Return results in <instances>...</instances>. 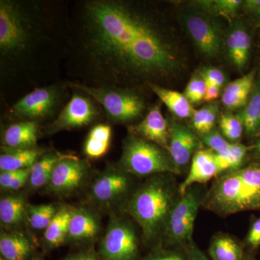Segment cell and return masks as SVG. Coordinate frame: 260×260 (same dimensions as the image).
Returning <instances> with one entry per match:
<instances>
[{
	"mask_svg": "<svg viewBox=\"0 0 260 260\" xmlns=\"http://www.w3.org/2000/svg\"><path fill=\"white\" fill-rule=\"evenodd\" d=\"M81 42L94 73L112 88L123 75L165 73L174 63L153 27L119 1L85 3Z\"/></svg>",
	"mask_w": 260,
	"mask_h": 260,
	"instance_id": "1",
	"label": "cell"
},
{
	"mask_svg": "<svg viewBox=\"0 0 260 260\" xmlns=\"http://www.w3.org/2000/svg\"><path fill=\"white\" fill-rule=\"evenodd\" d=\"M204 205L222 215L260 210V166L239 168L218 177Z\"/></svg>",
	"mask_w": 260,
	"mask_h": 260,
	"instance_id": "2",
	"label": "cell"
},
{
	"mask_svg": "<svg viewBox=\"0 0 260 260\" xmlns=\"http://www.w3.org/2000/svg\"><path fill=\"white\" fill-rule=\"evenodd\" d=\"M174 207L173 193L161 179H152L135 193L128 205L147 239H152L168 223Z\"/></svg>",
	"mask_w": 260,
	"mask_h": 260,
	"instance_id": "3",
	"label": "cell"
},
{
	"mask_svg": "<svg viewBox=\"0 0 260 260\" xmlns=\"http://www.w3.org/2000/svg\"><path fill=\"white\" fill-rule=\"evenodd\" d=\"M120 164L126 172L138 176L179 172L172 159L157 145L135 137L126 140Z\"/></svg>",
	"mask_w": 260,
	"mask_h": 260,
	"instance_id": "4",
	"label": "cell"
},
{
	"mask_svg": "<svg viewBox=\"0 0 260 260\" xmlns=\"http://www.w3.org/2000/svg\"><path fill=\"white\" fill-rule=\"evenodd\" d=\"M32 23L18 3L0 2V50L3 55H16L28 48Z\"/></svg>",
	"mask_w": 260,
	"mask_h": 260,
	"instance_id": "5",
	"label": "cell"
},
{
	"mask_svg": "<svg viewBox=\"0 0 260 260\" xmlns=\"http://www.w3.org/2000/svg\"><path fill=\"white\" fill-rule=\"evenodd\" d=\"M70 86L85 92L102 104L109 119L117 122H126L139 117L145 104L136 94L112 87H92L70 83Z\"/></svg>",
	"mask_w": 260,
	"mask_h": 260,
	"instance_id": "6",
	"label": "cell"
},
{
	"mask_svg": "<svg viewBox=\"0 0 260 260\" xmlns=\"http://www.w3.org/2000/svg\"><path fill=\"white\" fill-rule=\"evenodd\" d=\"M200 200L194 191H186L173 207L167 223L168 234L172 244L184 249L192 241L195 219Z\"/></svg>",
	"mask_w": 260,
	"mask_h": 260,
	"instance_id": "7",
	"label": "cell"
},
{
	"mask_svg": "<svg viewBox=\"0 0 260 260\" xmlns=\"http://www.w3.org/2000/svg\"><path fill=\"white\" fill-rule=\"evenodd\" d=\"M138 254V239L133 229L123 222L111 223L102 242L104 260H135Z\"/></svg>",
	"mask_w": 260,
	"mask_h": 260,
	"instance_id": "8",
	"label": "cell"
},
{
	"mask_svg": "<svg viewBox=\"0 0 260 260\" xmlns=\"http://www.w3.org/2000/svg\"><path fill=\"white\" fill-rule=\"evenodd\" d=\"M184 23L195 45L203 54L213 57L218 54L221 36L210 17L198 12L188 13L184 16Z\"/></svg>",
	"mask_w": 260,
	"mask_h": 260,
	"instance_id": "9",
	"label": "cell"
},
{
	"mask_svg": "<svg viewBox=\"0 0 260 260\" xmlns=\"http://www.w3.org/2000/svg\"><path fill=\"white\" fill-rule=\"evenodd\" d=\"M87 165L83 160L72 156H64L56 164L49 185L57 193H68L79 187L86 177Z\"/></svg>",
	"mask_w": 260,
	"mask_h": 260,
	"instance_id": "10",
	"label": "cell"
},
{
	"mask_svg": "<svg viewBox=\"0 0 260 260\" xmlns=\"http://www.w3.org/2000/svg\"><path fill=\"white\" fill-rule=\"evenodd\" d=\"M57 98V90L54 87L36 89L13 106V112L30 119L44 118L54 110Z\"/></svg>",
	"mask_w": 260,
	"mask_h": 260,
	"instance_id": "11",
	"label": "cell"
},
{
	"mask_svg": "<svg viewBox=\"0 0 260 260\" xmlns=\"http://www.w3.org/2000/svg\"><path fill=\"white\" fill-rule=\"evenodd\" d=\"M97 112L88 98L75 94L51 125V130L71 129L87 125L91 122Z\"/></svg>",
	"mask_w": 260,
	"mask_h": 260,
	"instance_id": "12",
	"label": "cell"
},
{
	"mask_svg": "<svg viewBox=\"0 0 260 260\" xmlns=\"http://www.w3.org/2000/svg\"><path fill=\"white\" fill-rule=\"evenodd\" d=\"M169 150L171 158L175 167H185L197 153L200 141L189 128L179 124L172 123L169 127Z\"/></svg>",
	"mask_w": 260,
	"mask_h": 260,
	"instance_id": "13",
	"label": "cell"
},
{
	"mask_svg": "<svg viewBox=\"0 0 260 260\" xmlns=\"http://www.w3.org/2000/svg\"><path fill=\"white\" fill-rule=\"evenodd\" d=\"M216 155L211 150H199L194 154L187 177L181 183L179 191L181 196L194 184L208 182L221 174Z\"/></svg>",
	"mask_w": 260,
	"mask_h": 260,
	"instance_id": "14",
	"label": "cell"
},
{
	"mask_svg": "<svg viewBox=\"0 0 260 260\" xmlns=\"http://www.w3.org/2000/svg\"><path fill=\"white\" fill-rule=\"evenodd\" d=\"M251 41L244 24L234 23L228 34L225 46L228 55L238 69L242 70L249 60Z\"/></svg>",
	"mask_w": 260,
	"mask_h": 260,
	"instance_id": "15",
	"label": "cell"
},
{
	"mask_svg": "<svg viewBox=\"0 0 260 260\" xmlns=\"http://www.w3.org/2000/svg\"><path fill=\"white\" fill-rule=\"evenodd\" d=\"M135 130L144 140L169 148V128L158 107L153 108L144 119L135 126Z\"/></svg>",
	"mask_w": 260,
	"mask_h": 260,
	"instance_id": "16",
	"label": "cell"
},
{
	"mask_svg": "<svg viewBox=\"0 0 260 260\" xmlns=\"http://www.w3.org/2000/svg\"><path fill=\"white\" fill-rule=\"evenodd\" d=\"M128 188V179L122 173L108 172L94 182L92 194L102 203H112L119 199Z\"/></svg>",
	"mask_w": 260,
	"mask_h": 260,
	"instance_id": "17",
	"label": "cell"
},
{
	"mask_svg": "<svg viewBox=\"0 0 260 260\" xmlns=\"http://www.w3.org/2000/svg\"><path fill=\"white\" fill-rule=\"evenodd\" d=\"M255 70L234 80L227 85L222 95V103L230 110L242 109L250 96L256 80Z\"/></svg>",
	"mask_w": 260,
	"mask_h": 260,
	"instance_id": "18",
	"label": "cell"
},
{
	"mask_svg": "<svg viewBox=\"0 0 260 260\" xmlns=\"http://www.w3.org/2000/svg\"><path fill=\"white\" fill-rule=\"evenodd\" d=\"M38 131L37 121L15 123L5 130L3 142L8 148L34 149L37 145Z\"/></svg>",
	"mask_w": 260,
	"mask_h": 260,
	"instance_id": "19",
	"label": "cell"
},
{
	"mask_svg": "<svg viewBox=\"0 0 260 260\" xmlns=\"http://www.w3.org/2000/svg\"><path fill=\"white\" fill-rule=\"evenodd\" d=\"M242 122L244 132L254 136L260 131V77L256 78L249 100L237 114Z\"/></svg>",
	"mask_w": 260,
	"mask_h": 260,
	"instance_id": "20",
	"label": "cell"
},
{
	"mask_svg": "<svg viewBox=\"0 0 260 260\" xmlns=\"http://www.w3.org/2000/svg\"><path fill=\"white\" fill-rule=\"evenodd\" d=\"M41 152L37 149L6 148L0 156L1 172H13L31 168L37 161Z\"/></svg>",
	"mask_w": 260,
	"mask_h": 260,
	"instance_id": "21",
	"label": "cell"
},
{
	"mask_svg": "<svg viewBox=\"0 0 260 260\" xmlns=\"http://www.w3.org/2000/svg\"><path fill=\"white\" fill-rule=\"evenodd\" d=\"M150 88L174 115L185 119L191 117L194 114L195 110L184 93L152 83H150Z\"/></svg>",
	"mask_w": 260,
	"mask_h": 260,
	"instance_id": "22",
	"label": "cell"
},
{
	"mask_svg": "<svg viewBox=\"0 0 260 260\" xmlns=\"http://www.w3.org/2000/svg\"><path fill=\"white\" fill-rule=\"evenodd\" d=\"M208 253L211 260H243L246 254L242 244L227 235L214 237Z\"/></svg>",
	"mask_w": 260,
	"mask_h": 260,
	"instance_id": "23",
	"label": "cell"
},
{
	"mask_svg": "<svg viewBox=\"0 0 260 260\" xmlns=\"http://www.w3.org/2000/svg\"><path fill=\"white\" fill-rule=\"evenodd\" d=\"M112 128L107 124H99L90 130L85 145V155L91 158H99L105 155L110 145Z\"/></svg>",
	"mask_w": 260,
	"mask_h": 260,
	"instance_id": "24",
	"label": "cell"
},
{
	"mask_svg": "<svg viewBox=\"0 0 260 260\" xmlns=\"http://www.w3.org/2000/svg\"><path fill=\"white\" fill-rule=\"evenodd\" d=\"M31 251L26 238L18 234H3L0 237V252L5 260H25Z\"/></svg>",
	"mask_w": 260,
	"mask_h": 260,
	"instance_id": "25",
	"label": "cell"
},
{
	"mask_svg": "<svg viewBox=\"0 0 260 260\" xmlns=\"http://www.w3.org/2000/svg\"><path fill=\"white\" fill-rule=\"evenodd\" d=\"M99 226L93 215L84 210L73 212L68 236L75 240L91 239L96 235Z\"/></svg>",
	"mask_w": 260,
	"mask_h": 260,
	"instance_id": "26",
	"label": "cell"
},
{
	"mask_svg": "<svg viewBox=\"0 0 260 260\" xmlns=\"http://www.w3.org/2000/svg\"><path fill=\"white\" fill-rule=\"evenodd\" d=\"M64 158L56 153H47L38 160L30 169L29 183L34 188L45 185L50 181L51 174L56 164Z\"/></svg>",
	"mask_w": 260,
	"mask_h": 260,
	"instance_id": "27",
	"label": "cell"
},
{
	"mask_svg": "<svg viewBox=\"0 0 260 260\" xmlns=\"http://www.w3.org/2000/svg\"><path fill=\"white\" fill-rule=\"evenodd\" d=\"M72 215L73 212L66 208L56 212L44 234L46 241L50 245L57 246L64 242L65 237L68 235Z\"/></svg>",
	"mask_w": 260,
	"mask_h": 260,
	"instance_id": "28",
	"label": "cell"
},
{
	"mask_svg": "<svg viewBox=\"0 0 260 260\" xmlns=\"http://www.w3.org/2000/svg\"><path fill=\"white\" fill-rule=\"evenodd\" d=\"M25 202L20 197H7L0 201V219L7 225H15L23 220Z\"/></svg>",
	"mask_w": 260,
	"mask_h": 260,
	"instance_id": "29",
	"label": "cell"
},
{
	"mask_svg": "<svg viewBox=\"0 0 260 260\" xmlns=\"http://www.w3.org/2000/svg\"><path fill=\"white\" fill-rule=\"evenodd\" d=\"M216 103L208 104L199 110H195L191 116V124L200 135H205L214 129L218 113Z\"/></svg>",
	"mask_w": 260,
	"mask_h": 260,
	"instance_id": "30",
	"label": "cell"
},
{
	"mask_svg": "<svg viewBox=\"0 0 260 260\" xmlns=\"http://www.w3.org/2000/svg\"><path fill=\"white\" fill-rule=\"evenodd\" d=\"M247 147L239 143H232L230 150L224 155H216L217 161L221 172L239 169L244 161Z\"/></svg>",
	"mask_w": 260,
	"mask_h": 260,
	"instance_id": "31",
	"label": "cell"
},
{
	"mask_svg": "<svg viewBox=\"0 0 260 260\" xmlns=\"http://www.w3.org/2000/svg\"><path fill=\"white\" fill-rule=\"evenodd\" d=\"M28 218L34 229H47L56 215V209L52 205H34L28 208Z\"/></svg>",
	"mask_w": 260,
	"mask_h": 260,
	"instance_id": "32",
	"label": "cell"
},
{
	"mask_svg": "<svg viewBox=\"0 0 260 260\" xmlns=\"http://www.w3.org/2000/svg\"><path fill=\"white\" fill-rule=\"evenodd\" d=\"M220 133L225 139L235 143L244 131L242 122L237 115L223 114L219 120Z\"/></svg>",
	"mask_w": 260,
	"mask_h": 260,
	"instance_id": "33",
	"label": "cell"
},
{
	"mask_svg": "<svg viewBox=\"0 0 260 260\" xmlns=\"http://www.w3.org/2000/svg\"><path fill=\"white\" fill-rule=\"evenodd\" d=\"M206 91V82L198 73L191 77L184 90V95L191 104H196L204 100Z\"/></svg>",
	"mask_w": 260,
	"mask_h": 260,
	"instance_id": "34",
	"label": "cell"
},
{
	"mask_svg": "<svg viewBox=\"0 0 260 260\" xmlns=\"http://www.w3.org/2000/svg\"><path fill=\"white\" fill-rule=\"evenodd\" d=\"M202 140L210 150L217 155H224L230 150L232 143L229 141L223 136L220 132L213 129L207 134L201 135Z\"/></svg>",
	"mask_w": 260,
	"mask_h": 260,
	"instance_id": "35",
	"label": "cell"
},
{
	"mask_svg": "<svg viewBox=\"0 0 260 260\" xmlns=\"http://www.w3.org/2000/svg\"><path fill=\"white\" fill-rule=\"evenodd\" d=\"M242 4L243 2L240 0H215L205 2L204 3L210 11L224 17H231L235 15Z\"/></svg>",
	"mask_w": 260,
	"mask_h": 260,
	"instance_id": "36",
	"label": "cell"
},
{
	"mask_svg": "<svg viewBox=\"0 0 260 260\" xmlns=\"http://www.w3.org/2000/svg\"><path fill=\"white\" fill-rule=\"evenodd\" d=\"M143 260H189L185 249H158Z\"/></svg>",
	"mask_w": 260,
	"mask_h": 260,
	"instance_id": "37",
	"label": "cell"
},
{
	"mask_svg": "<svg viewBox=\"0 0 260 260\" xmlns=\"http://www.w3.org/2000/svg\"><path fill=\"white\" fill-rule=\"evenodd\" d=\"M199 74L203 77L207 83L216 85L221 88L225 83V78L221 70L215 68H204L200 70Z\"/></svg>",
	"mask_w": 260,
	"mask_h": 260,
	"instance_id": "38",
	"label": "cell"
},
{
	"mask_svg": "<svg viewBox=\"0 0 260 260\" xmlns=\"http://www.w3.org/2000/svg\"><path fill=\"white\" fill-rule=\"evenodd\" d=\"M246 242L251 249H255L260 246V218L257 219L251 225Z\"/></svg>",
	"mask_w": 260,
	"mask_h": 260,
	"instance_id": "39",
	"label": "cell"
},
{
	"mask_svg": "<svg viewBox=\"0 0 260 260\" xmlns=\"http://www.w3.org/2000/svg\"><path fill=\"white\" fill-rule=\"evenodd\" d=\"M242 8L253 18L260 22V0H246L243 3Z\"/></svg>",
	"mask_w": 260,
	"mask_h": 260,
	"instance_id": "40",
	"label": "cell"
},
{
	"mask_svg": "<svg viewBox=\"0 0 260 260\" xmlns=\"http://www.w3.org/2000/svg\"><path fill=\"white\" fill-rule=\"evenodd\" d=\"M30 169H22L19 172L18 175L15 178L14 181L12 183L9 190L15 191L20 189L25 184V181L30 177Z\"/></svg>",
	"mask_w": 260,
	"mask_h": 260,
	"instance_id": "41",
	"label": "cell"
},
{
	"mask_svg": "<svg viewBox=\"0 0 260 260\" xmlns=\"http://www.w3.org/2000/svg\"><path fill=\"white\" fill-rule=\"evenodd\" d=\"M184 249H185L189 260H211L193 242Z\"/></svg>",
	"mask_w": 260,
	"mask_h": 260,
	"instance_id": "42",
	"label": "cell"
},
{
	"mask_svg": "<svg viewBox=\"0 0 260 260\" xmlns=\"http://www.w3.org/2000/svg\"><path fill=\"white\" fill-rule=\"evenodd\" d=\"M19 171H13V172H1L0 174V186L2 189H8L11 186L12 183L14 181L15 178L18 175Z\"/></svg>",
	"mask_w": 260,
	"mask_h": 260,
	"instance_id": "43",
	"label": "cell"
},
{
	"mask_svg": "<svg viewBox=\"0 0 260 260\" xmlns=\"http://www.w3.org/2000/svg\"><path fill=\"white\" fill-rule=\"evenodd\" d=\"M220 88L212 84L207 83V91L204 101L210 102L216 100L220 95Z\"/></svg>",
	"mask_w": 260,
	"mask_h": 260,
	"instance_id": "44",
	"label": "cell"
},
{
	"mask_svg": "<svg viewBox=\"0 0 260 260\" xmlns=\"http://www.w3.org/2000/svg\"><path fill=\"white\" fill-rule=\"evenodd\" d=\"M243 260H256L255 258L251 254H245L244 259Z\"/></svg>",
	"mask_w": 260,
	"mask_h": 260,
	"instance_id": "45",
	"label": "cell"
},
{
	"mask_svg": "<svg viewBox=\"0 0 260 260\" xmlns=\"http://www.w3.org/2000/svg\"><path fill=\"white\" fill-rule=\"evenodd\" d=\"M255 150L256 153L260 155V139L258 140L257 143L255 145Z\"/></svg>",
	"mask_w": 260,
	"mask_h": 260,
	"instance_id": "46",
	"label": "cell"
},
{
	"mask_svg": "<svg viewBox=\"0 0 260 260\" xmlns=\"http://www.w3.org/2000/svg\"><path fill=\"white\" fill-rule=\"evenodd\" d=\"M68 260H85L84 259V256H76V257H73L71 259H69Z\"/></svg>",
	"mask_w": 260,
	"mask_h": 260,
	"instance_id": "47",
	"label": "cell"
},
{
	"mask_svg": "<svg viewBox=\"0 0 260 260\" xmlns=\"http://www.w3.org/2000/svg\"><path fill=\"white\" fill-rule=\"evenodd\" d=\"M84 259L85 260H96L95 258L91 256H84Z\"/></svg>",
	"mask_w": 260,
	"mask_h": 260,
	"instance_id": "48",
	"label": "cell"
},
{
	"mask_svg": "<svg viewBox=\"0 0 260 260\" xmlns=\"http://www.w3.org/2000/svg\"><path fill=\"white\" fill-rule=\"evenodd\" d=\"M0 260H5V259H4V258L1 257V259H0Z\"/></svg>",
	"mask_w": 260,
	"mask_h": 260,
	"instance_id": "49",
	"label": "cell"
},
{
	"mask_svg": "<svg viewBox=\"0 0 260 260\" xmlns=\"http://www.w3.org/2000/svg\"><path fill=\"white\" fill-rule=\"evenodd\" d=\"M34 260H39V259H34Z\"/></svg>",
	"mask_w": 260,
	"mask_h": 260,
	"instance_id": "50",
	"label": "cell"
}]
</instances>
